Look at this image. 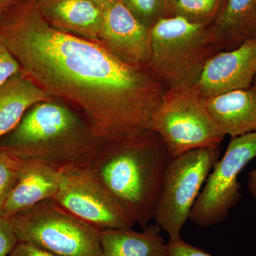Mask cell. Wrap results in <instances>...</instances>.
Masks as SVG:
<instances>
[{
    "label": "cell",
    "instance_id": "obj_1",
    "mask_svg": "<svg viewBox=\"0 0 256 256\" xmlns=\"http://www.w3.org/2000/svg\"><path fill=\"white\" fill-rule=\"evenodd\" d=\"M0 38L23 73L78 109L102 142L150 130L166 89L146 67L124 63L99 42L52 28L32 0L0 16Z\"/></svg>",
    "mask_w": 256,
    "mask_h": 256
},
{
    "label": "cell",
    "instance_id": "obj_2",
    "mask_svg": "<svg viewBox=\"0 0 256 256\" xmlns=\"http://www.w3.org/2000/svg\"><path fill=\"white\" fill-rule=\"evenodd\" d=\"M172 159L159 134L148 130L138 136L104 142L90 168L144 230L154 220Z\"/></svg>",
    "mask_w": 256,
    "mask_h": 256
},
{
    "label": "cell",
    "instance_id": "obj_3",
    "mask_svg": "<svg viewBox=\"0 0 256 256\" xmlns=\"http://www.w3.org/2000/svg\"><path fill=\"white\" fill-rule=\"evenodd\" d=\"M104 143L82 114L53 98L30 108L18 126L0 139V150L60 169L92 166Z\"/></svg>",
    "mask_w": 256,
    "mask_h": 256
},
{
    "label": "cell",
    "instance_id": "obj_4",
    "mask_svg": "<svg viewBox=\"0 0 256 256\" xmlns=\"http://www.w3.org/2000/svg\"><path fill=\"white\" fill-rule=\"evenodd\" d=\"M151 57L146 68L165 88L191 86L206 62L222 52L210 25L165 18L150 28Z\"/></svg>",
    "mask_w": 256,
    "mask_h": 256
},
{
    "label": "cell",
    "instance_id": "obj_5",
    "mask_svg": "<svg viewBox=\"0 0 256 256\" xmlns=\"http://www.w3.org/2000/svg\"><path fill=\"white\" fill-rule=\"evenodd\" d=\"M18 242L56 256H102L100 230L74 216L52 200L11 217Z\"/></svg>",
    "mask_w": 256,
    "mask_h": 256
},
{
    "label": "cell",
    "instance_id": "obj_6",
    "mask_svg": "<svg viewBox=\"0 0 256 256\" xmlns=\"http://www.w3.org/2000/svg\"><path fill=\"white\" fill-rule=\"evenodd\" d=\"M150 130L159 134L172 158L197 149H218L226 136L191 86L166 90Z\"/></svg>",
    "mask_w": 256,
    "mask_h": 256
},
{
    "label": "cell",
    "instance_id": "obj_7",
    "mask_svg": "<svg viewBox=\"0 0 256 256\" xmlns=\"http://www.w3.org/2000/svg\"><path fill=\"white\" fill-rule=\"evenodd\" d=\"M218 149L204 148L172 158L165 172L154 220L169 235L170 240L180 233L190 218L202 185L220 160Z\"/></svg>",
    "mask_w": 256,
    "mask_h": 256
},
{
    "label": "cell",
    "instance_id": "obj_8",
    "mask_svg": "<svg viewBox=\"0 0 256 256\" xmlns=\"http://www.w3.org/2000/svg\"><path fill=\"white\" fill-rule=\"evenodd\" d=\"M58 171L60 186L52 200L64 210L100 230L136 225L90 166L67 165Z\"/></svg>",
    "mask_w": 256,
    "mask_h": 256
},
{
    "label": "cell",
    "instance_id": "obj_9",
    "mask_svg": "<svg viewBox=\"0 0 256 256\" xmlns=\"http://www.w3.org/2000/svg\"><path fill=\"white\" fill-rule=\"evenodd\" d=\"M256 158V132L232 138L223 158L218 160L197 197L190 220L200 227L224 222L242 200L240 172Z\"/></svg>",
    "mask_w": 256,
    "mask_h": 256
},
{
    "label": "cell",
    "instance_id": "obj_10",
    "mask_svg": "<svg viewBox=\"0 0 256 256\" xmlns=\"http://www.w3.org/2000/svg\"><path fill=\"white\" fill-rule=\"evenodd\" d=\"M102 11L98 42L124 63L148 66L151 57L150 30L136 18L122 0H96Z\"/></svg>",
    "mask_w": 256,
    "mask_h": 256
},
{
    "label": "cell",
    "instance_id": "obj_11",
    "mask_svg": "<svg viewBox=\"0 0 256 256\" xmlns=\"http://www.w3.org/2000/svg\"><path fill=\"white\" fill-rule=\"evenodd\" d=\"M256 76V37L230 50H222L205 64L192 88L204 100L247 88Z\"/></svg>",
    "mask_w": 256,
    "mask_h": 256
},
{
    "label": "cell",
    "instance_id": "obj_12",
    "mask_svg": "<svg viewBox=\"0 0 256 256\" xmlns=\"http://www.w3.org/2000/svg\"><path fill=\"white\" fill-rule=\"evenodd\" d=\"M52 28L98 42L102 11L96 0H32Z\"/></svg>",
    "mask_w": 256,
    "mask_h": 256
},
{
    "label": "cell",
    "instance_id": "obj_13",
    "mask_svg": "<svg viewBox=\"0 0 256 256\" xmlns=\"http://www.w3.org/2000/svg\"><path fill=\"white\" fill-rule=\"evenodd\" d=\"M60 171L36 160H24L18 182L10 192L2 212L13 216L47 200H52L58 190Z\"/></svg>",
    "mask_w": 256,
    "mask_h": 256
},
{
    "label": "cell",
    "instance_id": "obj_14",
    "mask_svg": "<svg viewBox=\"0 0 256 256\" xmlns=\"http://www.w3.org/2000/svg\"><path fill=\"white\" fill-rule=\"evenodd\" d=\"M204 100L226 136L238 137L256 132V84Z\"/></svg>",
    "mask_w": 256,
    "mask_h": 256
},
{
    "label": "cell",
    "instance_id": "obj_15",
    "mask_svg": "<svg viewBox=\"0 0 256 256\" xmlns=\"http://www.w3.org/2000/svg\"><path fill=\"white\" fill-rule=\"evenodd\" d=\"M210 28L222 50H234L256 38V0H224Z\"/></svg>",
    "mask_w": 256,
    "mask_h": 256
},
{
    "label": "cell",
    "instance_id": "obj_16",
    "mask_svg": "<svg viewBox=\"0 0 256 256\" xmlns=\"http://www.w3.org/2000/svg\"><path fill=\"white\" fill-rule=\"evenodd\" d=\"M53 98L23 72L4 82L0 86V139L18 126L30 108Z\"/></svg>",
    "mask_w": 256,
    "mask_h": 256
},
{
    "label": "cell",
    "instance_id": "obj_17",
    "mask_svg": "<svg viewBox=\"0 0 256 256\" xmlns=\"http://www.w3.org/2000/svg\"><path fill=\"white\" fill-rule=\"evenodd\" d=\"M161 230L156 224L142 232L132 228L100 230L102 256H168Z\"/></svg>",
    "mask_w": 256,
    "mask_h": 256
},
{
    "label": "cell",
    "instance_id": "obj_18",
    "mask_svg": "<svg viewBox=\"0 0 256 256\" xmlns=\"http://www.w3.org/2000/svg\"><path fill=\"white\" fill-rule=\"evenodd\" d=\"M224 0H166V18H180L192 23L210 25Z\"/></svg>",
    "mask_w": 256,
    "mask_h": 256
},
{
    "label": "cell",
    "instance_id": "obj_19",
    "mask_svg": "<svg viewBox=\"0 0 256 256\" xmlns=\"http://www.w3.org/2000/svg\"><path fill=\"white\" fill-rule=\"evenodd\" d=\"M128 10L146 28L166 16V0H122Z\"/></svg>",
    "mask_w": 256,
    "mask_h": 256
},
{
    "label": "cell",
    "instance_id": "obj_20",
    "mask_svg": "<svg viewBox=\"0 0 256 256\" xmlns=\"http://www.w3.org/2000/svg\"><path fill=\"white\" fill-rule=\"evenodd\" d=\"M24 159L0 150V210L18 182Z\"/></svg>",
    "mask_w": 256,
    "mask_h": 256
},
{
    "label": "cell",
    "instance_id": "obj_21",
    "mask_svg": "<svg viewBox=\"0 0 256 256\" xmlns=\"http://www.w3.org/2000/svg\"><path fill=\"white\" fill-rule=\"evenodd\" d=\"M18 242L11 218L0 210V256H10Z\"/></svg>",
    "mask_w": 256,
    "mask_h": 256
},
{
    "label": "cell",
    "instance_id": "obj_22",
    "mask_svg": "<svg viewBox=\"0 0 256 256\" xmlns=\"http://www.w3.org/2000/svg\"><path fill=\"white\" fill-rule=\"evenodd\" d=\"M22 72L18 60L0 38V86Z\"/></svg>",
    "mask_w": 256,
    "mask_h": 256
},
{
    "label": "cell",
    "instance_id": "obj_23",
    "mask_svg": "<svg viewBox=\"0 0 256 256\" xmlns=\"http://www.w3.org/2000/svg\"><path fill=\"white\" fill-rule=\"evenodd\" d=\"M168 256H213L210 254L184 242L182 238L169 240L166 244Z\"/></svg>",
    "mask_w": 256,
    "mask_h": 256
},
{
    "label": "cell",
    "instance_id": "obj_24",
    "mask_svg": "<svg viewBox=\"0 0 256 256\" xmlns=\"http://www.w3.org/2000/svg\"><path fill=\"white\" fill-rule=\"evenodd\" d=\"M10 256H56L26 242H18Z\"/></svg>",
    "mask_w": 256,
    "mask_h": 256
},
{
    "label": "cell",
    "instance_id": "obj_25",
    "mask_svg": "<svg viewBox=\"0 0 256 256\" xmlns=\"http://www.w3.org/2000/svg\"><path fill=\"white\" fill-rule=\"evenodd\" d=\"M248 186L252 197L256 200V168L249 173Z\"/></svg>",
    "mask_w": 256,
    "mask_h": 256
},
{
    "label": "cell",
    "instance_id": "obj_26",
    "mask_svg": "<svg viewBox=\"0 0 256 256\" xmlns=\"http://www.w3.org/2000/svg\"><path fill=\"white\" fill-rule=\"evenodd\" d=\"M14 0H0V16L14 4Z\"/></svg>",
    "mask_w": 256,
    "mask_h": 256
},
{
    "label": "cell",
    "instance_id": "obj_27",
    "mask_svg": "<svg viewBox=\"0 0 256 256\" xmlns=\"http://www.w3.org/2000/svg\"><path fill=\"white\" fill-rule=\"evenodd\" d=\"M252 84H256V76L255 78H254V82H252Z\"/></svg>",
    "mask_w": 256,
    "mask_h": 256
}]
</instances>
